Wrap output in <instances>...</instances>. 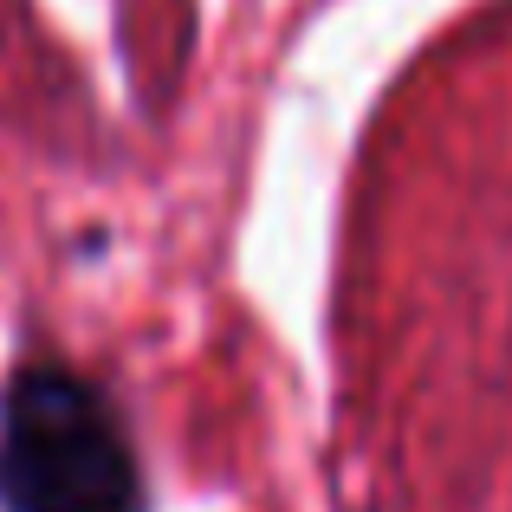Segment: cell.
<instances>
[{"instance_id":"6da1fadb","label":"cell","mask_w":512,"mask_h":512,"mask_svg":"<svg viewBox=\"0 0 512 512\" xmlns=\"http://www.w3.org/2000/svg\"><path fill=\"white\" fill-rule=\"evenodd\" d=\"M0 512H150L124 415L72 363L33 357L0 389Z\"/></svg>"}]
</instances>
